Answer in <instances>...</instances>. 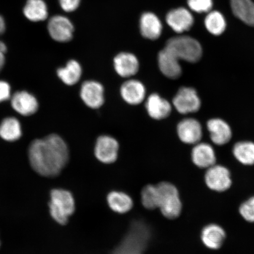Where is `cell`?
I'll use <instances>...</instances> for the list:
<instances>
[{
    "instance_id": "cell-1",
    "label": "cell",
    "mask_w": 254,
    "mask_h": 254,
    "mask_svg": "<svg viewBox=\"0 0 254 254\" xmlns=\"http://www.w3.org/2000/svg\"><path fill=\"white\" fill-rule=\"evenodd\" d=\"M28 158L33 169L46 177L58 176L69 161L67 145L60 136L51 134L31 143Z\"/></svg>"
},
{
    "instance_id": "cell-2",
    "label": "cell",
    "mask_w": 254,
    "mask_h": 254,
    "mask_svg": "<svg viewBox=\"0 0 254 254\" xmlns=\"http://www.w3.org/2000/svg\"><path fill=\"white\" fill-rule=\"evenodd\" d=\"M152 228L142 220L131 222L128 231L113 254H142L152 239Z\"/></svg>"
},
{
    "instance_id": "cell-3",
    "label": "cell",
    "mask_w": 254,
    "mask_h": 254,
    "mask_svg": "<svg viewBox=\"0 0 254 254\" xmlns=\"http://www.w3.org/2000/svg\"><path fill=\"white\" fill-rule=\"evenodd\" d=\"M164 49L177 61L198 62L201 59L202 50L197 40L188 36L173 37L168 40Z\"/></svg>"
},
{
    "instance_id": "cell-4",
    "label": "cell",
    "mask_w": 254,
    "mask_h": 254,
    "mask_svg": "<svg viewBox=\"0 0 254 254\" xmlns=\"http://www.w3.org/2000/svg\"><path fill=\"white\" fill-rule=\"evenodd\" d=\"M50 214L57 222L65 225L68 218L74 213L75 200L72 193L63 189L53 190L51 192L49 203Z\"/></svg>"
},
{
    "instance_id": "cell-5",
    "label": "cell",
    "mask_w": 254,
    "mask_h": 254,
    "mask_svg": "<svg viewBox=\"0 0 254 254\" xmlns=\"http://www.w3.org/2000/svg\"><path fill=\"white\" fill-rule=\"evenodd\" d=\"M157 186L159 192L158 208L168 219L179 217L182 211L179 190L173 184L163 182Z\"/></svg>"
},
{
    "instance_id": "cell-6",
    "label": "cell",
    "mask_w": 254,
    "mask_h": 254,
    "mask_svg": "<svg viewBox=\"0 0 254 254\" xmlns=\"http://www.w3.org/2000/svg\"><path fill=\"white\" fill-rule=\"evenodd\" d=\"M47 29L52 39L57 42H68L72 39L74 26L65 16L56 15L50 18Z\"/></svg>"
},
{
    "instance_id": "cell-7",
    "label": "cell",
    "mask_w": 254,
    "mask_h": 254,
    "mask_svg": "<svg viewBox=\"0 0 254 254\" xmlns=\"http://www.w3.org/2000/svg\"><path fill=\"white\" fill-rule=\"evenodd\" d=\"M173 104L180 113L187 114L198 111L201 107V101L194 89L183 87L174 97Z\"/></svg>"
},
{
    "instance_id": "cell-8",
    "label": "cell",
    "mask_w": 254,
    "mask_h": 254,
    "mask_svg": "<svg viewBox=\"0 0 254 254\" xmlns=\"http://www.w3.org/2000/svg\"><path fill=\"white\" fill-rule=\"evenodd\" d=\"M206 186L215 191L223 192L230 188L231 174L227 168L214 165L208 168L205 175Z\"/></svg>"
},
{
    "instance_id": "cell-9",
    "label": "cell",
    "mask_w": 254,
    "mask_h": 254,
    "mask_svg": "<svg viewBox=\"0 0 254 254\" xmlns=\"http://www.w3.org/2000/svg\"><path fill=\"white\" fill-rule=\"evenodd\" d=\"M119 149L116 139L110 136H101L95 144V155L101 163L112 164L118 157Z\"/></svg>"
},
{
    "instance_id": "cell-10",
    "label": "cell",
    "mask_w": 254,
    "mask_h": 254,
    "mask_svg": "<svg viewBox=\"0 0 254 254\" xmlns=\"http://www.w3.org/2000/svg\"><path fill=\"white\" fill-rule=\"evenodd\" d=\"M103 85L94 81L84 82L81 88V97L84 103L91 109H98L104 102Z\"/></svg>"
},
{
    "instance_id": "cell-11",
    "label": "cell",
    "mask_w": 254,
    "mask_h": 254,
    "mask_svg": "<svg viewBox=\"0 0 254 254\" xmlns=\"http://www.w3.org/2000/svg\"><path fill=\"white\" fill-rule=\"evenodd\" d=\"M177 132L181 140L189 144H197L202 136L201 125L197 120L193 119L182 121L178 125Z\"/></svg>"
},
{
    "instance_id": "cell-12",
    "label": "cell",
    "mask_w": 254,
    "mask_h": 254,
    "mask_svg": "<svg viewBox=\"0 0 254 254\" xmlns=\"http://www.w3.org/2000/svg\"><path fill=\"white\" fill-rule=\"evenodd\" d=\"M167 23L172 29L178 33L189 31L193 24L191 13L184 8L173 9L167 15Z\"/></svg>"
},
{
    "instance_id": "cell-13",
    "label": "cell",
    "mask_w": 254,
    "mask_h": 254,
    "mask_svg": "<svg viewBox=\"0 0 254 254\" xmlns=\"http://www.w3.org/2000/svg\"><path fill=\"white\" fill-rule=\"evenodd\" d=\"M13 109L22 116H29L36 113L39 103L33 95L27 91H18L11 98Z\"/></svg>"
},
{
    "instance_id": "cell-14",
    "label": "cell",
    "mask_w": 254,
    "mask_h": 254,
    "mask_svg": "<svg viewBox=\"0 0 254 254\" xmlns=\"http://www.w3.org/2000/svg\"><path fill=\"white\" fill-rule=\"evenodd\" d=\"M114 68L121 77L128 78L137 73L139 62L137 58L132 54L122 53L117 55L114 60Z\"/></svg>"
},
{
    "instance_id": "cell-15",
    "label": "cell",
    "mask_w": 254,
    "mask_h": 254,
    "mask_svg": "<svg viewBox=\"0 0 254 254\" xmlns=\"http://www.w3.org/2000/svg\"><path fill=\"white\" fill-rule=\"evenodd\" d=\"M159 68L166 77L170 79L179 78L182 74L180 62L165 49L158 54Z\"/></svg>"
},
{
    "instance_id": "cell-16",
    "label": "cell",
    "mask_w": 254,
    "mask_h": 254,
    "mask_svg": "<svg viewBox=\"0 0 254 254\" xmlns=\"http://www.w3.org/2000/svg\"><path fill=\"white\" fill-rule=\"evenodd\" d=\"M145 106L149 115L155 120H160L167 118L171 111L170 103L155 93L148 97Z\"/></svg>"
},
{
    "instance_id": "cell-17",
    "label": "cell",
    "mask_w": 254,
    "mask_h": 254,
    "mask_svg": "<svg viewBox=\"0 0 254 254\" xmlns=\"http://www.w3.org/2000/svg\"><path fill=\"white\" fill-rule=\"evenodd\" d=\"M121 94L127 103L137 105L144 100L145 88L140 81L130 79L122 85Z\"/></svg>"
},
{
    "instance_id": "cell-18",
    "label": "cell",
    "mask_w": 254,
    "mask_h": 254,
    "mask_svg": "<svg viewBox=\"0 0 254 254\" xmlns=\"http://www.w3.org/2000/svg\"><path fill=\"white\" fill-rule=\"evenodd\" d=\"M208 129L212 142L216 145H222L230 141L232 132L229 126L221 119H211L207 123Z\"/></svg>"
},
{
    "instance_id": "cell-19",
    "label": "cell",
    "mask_w": 254,
    "mask_h": 254,
    "mask_svg": "<svg viewBox=\"0 0 254 254\" xmlns=\"http://www.w3.org/2000/svg\"><path fill=\"white\" fill-rule=\"evenodd\" d=\"M192 160L196 166L201 168H209L214 166L216 162L213 148L206 143H200L192 149Z\"/></svg>"
},
{
    "instance_id": "cell-20",
    "label": "cell",
    "mask_w": 254,
    "mask_h": 254,
    "mask_svg": "<svg viewBox=\"0 0 254 254\" xmlns=\"http://www.w3.org/2000/svg\"><path fill=\"white\" fill-rule=\"evenodd\" d=\"M163 29L159 18L151 12H145L140 19V30L145 39L155 40L160 37Z\"/></svg>"
},
{
    "instance_id": "cell-21",
    "label": "cell",
    "mask_w": 254,
    "mask_h": 254,
    "mask_svg": "<svg viewBox=\"0 0 254 254\" xmlns=\"http://www.w3.org/2000/svg\"><path fill=\"white\" fill-rule=\"evenodd\" d=\"M226 237L222 228L216 224H210L203 229L201 240L204 245L211 250L220 249Z\"/></svg>"
},
{
    "instance_id": "cell-22",
    "label": "cell",
    "mask_w": 254,
    "mask_h": 254,
    "mask_svg": "<svg viewBox=\"0 0 254 254\" xmlns=\"http://www.w3.org/2000/svg\"><path fill=\"white\" fill-rule=\"evenodd\" d=\"M23 14L30 21H43L49 16V9L44 0H27L23 8Z\"/></svg>"
},
{
    "instance_id": "cell-23",
    "label": "cell",
    "mask_w": 254,
    "mask_h": 254,
    "mask_svg": "<svg viewBox=\"0 0 254 254\" xmlns=\"http://www.w3.org/2000/svg\"><path fill=\"white\" fill-rule=\"evenodd\" d=\"M107 200L110 208L117 213L125 214L132 208L131 196L122 191L113 190L108 194Z\"/></svg>"
},
{
    "instance_id": "cell-24",
    "label": "cell",
    "mask_w": 254,
    "mask_h": 254,
    "mask_svg": "<svg viewBox=\"0 0 254 254\" xmlns=\"http://www.w3.org/2000/svg\"><path fill=\"white\" fill-rule=\"evenodd\" d=\"M232 10L244 23L254 27V2L252 0H231Z\"/></svg>"
},
{
    "instance_id": "cell-25",
    "label": "cell",
    "mask_w": 254,
    "mask_h": 254,
    "mask_svg": "<svg viewBox=\"0 0 254 254\" xmlns=\"http://www.w3.org/2000/svg\"><path fill=\"white\" fill-rule=\"evenodd\" d=\"M22 134L20 122L14 117H8L0 125V136L7 141H15L21 137Z\"/></svg>"
},
{
    "instance_id": "cell-26",
    "label": "cell",
    "mask_w": 254,
    "mask_h": 254,
    "mask_svg": "<svg viewBox=\"0 0 254 254\" xmlns=\"http://www.w3.org/2000/svg\"><path fill=\"white\" fill-rule=\"evenodd\" d=\"M82 69L80 64L75 60H71L64 68L57 70V74L62 81L66 85H73L81 78Z\"/></svg>"
},
{
    "instance_id": "cell-27",
    "label": "cell",
    "mask_w": 254,
    "mask_h": 254,
    "mask_svg": "<svg viewBox=\"0 0 254 254\" xmlns=\"http://www.w3.org/2000/svg\"><path fill=\"white\" fill-rule=\"evenodd\" d=\"M233 154L241 163L252 166L254 164V143L250 141L237 143L233 148Z\"/></svg>"
},
{
    "instance_id": "cell-28",
    "label": "cell",
    "mask_w": 254,
    "mask_h": 254,
    "mask_svg": "<svg viewBox=\"0 0 254 254\" xmlns=\"http://www.w3.org/2000/svg\"><path fill=\"white\" fill-rule=\"evenodd\" d=\"M205 25L209 33L219 36L224 33L227 24L224 16L220 12L214 11L206 15Z\"/></svg>"
},
{
    "instance_id": "cell-29",
    "label": "cell",
    "mask_w": 254,
    "mask_h": 254,
    "mask_svg": "<svg viewBox=\"0 0 254 254\" xmlns=\"http://www.w3.org/2000/svg\"><path fill=\"white\" fill-rule=\"evenodd\" d=\"M159 192L157 186L147 185L141 191V202L148 209L158 208Z\"/></svg>"
},
{
    "instance_id": "cell-30",
    "label": "cell",
    "mask_w": 254,
    "mask_h": 254,
    "mask_svg": "<svg viewBox=\"0 0 254 254\" xmlns=\"http://www.w3.org/2000/svg\"><path fill=\"white\" fill-rule=\"evenodd\" d=\"M188 4L192 11L198 13L210 11L212 0H188Z\"/></svg>"
},
{
    "instance_id": "cell-31",
    "label": "cell",
    "mask_w": 254,
    "mask_h": 254,
    "mask_svg": "<svg viewBox=\"0 0 254 254\" xmlns=\"http://www.w3.org/2000/svg\"><path fill=\"white\" fill-rule=\"evenodd\" d=\"M240 213L247 221L254 222V196L240 206Z\"/></svg>"
},
{
    "instance_id": "cell-32",
    "label": "cell",
    "mask_w": 254,
    "mask_h": 254,
    "mask_svg": "<svg viewBox=\"0 0 254 254\" xmlns=\"http://www.w3.org/2000/svg\"><path fill=\"white\" fill-rule=\"evenodd\" d=\"M60 7L65 12L76 10L80 4L81 0H59Z\"/></svg>"
},
{
    "instance_id": "cell-33",
    "label": "cell",
    "mask_w": 254,
    "mask_h": 254,
    "mask_svg": "<svg viewBox=\"0 0 254 254\" xmlns=\"http://www.w3.org/2000/svg\"><path fill=\"white\" fill-rule=\"evenodd\" d=\"M11 95V88L7 82L0 81V103L9 99Z\"/></svg>"
},
{
    "instance_id": "cell-34",
    "label": "cell",
    "mask_w": 254,
    "mask_h": 254,
    "mask_svg": "<svg viewBox=\"0 0 254 254\" xmlns=\"http://www.w3.org/2000/svg\"><path fill=\"white\" fill-rule=\"evenodd\" d=\"M6 52H7V47L2 41H0V72L4 66Z\"/></svg>"
},
{
    "instance_id": "cell-35",
    "label": "cell",
    "mask_w": 254,
    "mask_h": 254,
    "mask_svg": "<svg viewBox=\"0 0 254 254\" xmlns=\"http://www.w3.org/2000/svg\"><path fill=\"white\" fill-rule=\"evenodd\" d=\"M5 28V22L4 19L1 15H0V36L4 33Z\"/></svg>"
}]
</instances>
